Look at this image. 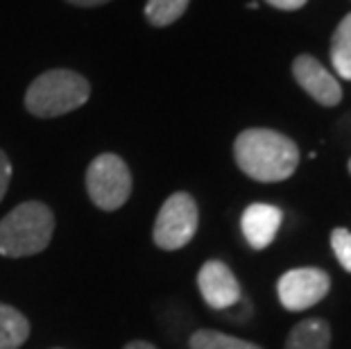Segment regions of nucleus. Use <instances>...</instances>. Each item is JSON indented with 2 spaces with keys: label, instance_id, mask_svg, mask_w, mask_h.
<instances>
[{
  "label": "nucleus",
  "instance_id": "obj_1",
  "mask_svg": "<svg viewBox=\"0 0 351 349\" xmlns=\"http://www.w3.org/2000/svg\"><path fill=\"white\" fill-rule=\"evenodd\" d=\"M238 168L256 182H283L300 166V147L281 132L252 128L238 134L234 143Z\"/></svg>",
  "mask_w": 351,
  "mask_h": 349
},
{
  "label": "nucleus",
  "instance_id": "obj_2",
  "mask_svg": "<svg viewBox=\"0 0 351 349\" xmlns=\"http://www.w3.org/2000/svg\"><path fill=\"white\" fill-rule=\"evenodd\" d=\"M55 232V215L50 206L29 200L0 220V254L7 258H23L39 254L50 245Z\"/></svg>",
  "mask_w": 351,
  "mask_h": 349
},
{
  "label": "nucleus",
  "instance_id": "obj_3",
  "mask_svg": "<svg viewBox=\"0 0 351 349\" xmlns=\"http://www.w3.org/2000/svg\"><path fill=\"white\" fill-rule=\"evenodd\" d=\"M91 95L86 77L69 69L41 73L25 91V109L36 118H57L80 109Z\"/></svg>",
  "mask_w": 351,
  "mask_h": 349
},
{
  "label": "nucleus",
  "instance_id": "obj_4",
  "mask_svg": "<svg viewBox=\"0 0 351 349\" xmlns=\"http://www.w3.org/2000/svg\"><path fill=\"white\" fill-rule=\"evenodd\" d=\"M86 191L102 211H116L132 195V173L118 154L104 152L86 168Z\"/></svg>",
  "mask_w": 351,
  "mask_h": 349
},
{
  "label": "nucleus",
  "instance_id": "obj_5",
  "mask_svg": "<svg viewBox=\"0 0 351 349\" xmlns=\"http://www.w3.org/2000/svg\"><path fill=\"white\" fill-rule=\"evenodd\" d=\"M199 211L191 193H173L161 204L154 222V243L161 250H182L197 234Z\"/></svg>",
  "mask_w": 351,
  "mask_h": 349
},
{
  "label": "nucleus",
  "instance_id": "obj_6",
  "mask_svg": "<svg viewBox=\"0 0 351 349\" xmlns=\"http://www.w3.org/2000/svg\"><path fill=\"white\" fill-rule=\"evenodd\" d=\"M331 288V277L319 268H295L281 274L276 293L283 309L288 311H306L315 306L328 295Z\"/></svg>",
  "mask_w": 351,
  "mask_h": 349
},
{
  "label": "nucleus",
  "instance_id": "obj_7",
  "mask_svg": "<svg viewBox=\"0 0 351 349\" xmlns=\"http://www.w3.org/2000/svg\"><path fill=\"white\" fill-rule=\"evenodd\" d=\"M197 286L204 302L215 311H229L243 300L241 284L227 263L211 258L197 272Z\"/></svg>",
  "mask_w": 351,
  "mask_h": 349
},
{
  "label": "nucleus",
  "instance_id": "obj_8",
  "mask_svg": "<svg viewBox=\"0 0 351 349\" xmlns=\"http://www.w3.org/2000/svg\"><path fill=\"white\" fill-rule=\"evenodd\" d=\"M293 75L313 100L324 107H335L342 100V88L331 73H328L315 57L300 55L293 62Z\"/></svg>",
  "mask_w": 351,
  "mask_h": 349
},
{
  "label": "nucleus",
  "instance_id": "obj_9",
  "mask_svg": "<svg viewBox=\"0 0 351 349\" xmlns=\"http://www.w3.org/2000/svg\"><path fill=\"white\" fill-rule=\"evenodd\" d=\"M281 220H283V211L279 206L263 204V202L250 204L247 209L243 211V218H241V229H243L245 241H247L254 250H265L267 245L274 241L276 232H279Z\"/></svg>",
  "mask_w": 351,
  "mask_h": 349
},
{
  "label": "nucleus",
  "instance_id": "obj_10",
  "mask_svg": "<svg viewBox=\"0 0 351 349\" xmlns=\"http://www.w3.org/2000/svg\"><path fill=\"white\" fill-rule=\"evenodd\" d=\"M331 347V326L322 317H308L290 331L286 349H328Z\"/></svg>",
  "mask_w": 351,
  "mask_h": 349
},
{
  "label": "nucleus",
  "instance_id": "obj_11",
  "mask_svg": "<svg viewBox=\"0 0 351 349\" xmlns=\"http://www.w3.org/2000/svg\"><path fill=\"white\" fill-rule=\"evenodd\" d=\"M29 336L27 317L10 304L0 302V349H19Z\"/></svg>",
  "mask_w": 351,
  "mask_h": 349
},
{
  "label": "nucleus",
  "instance_id": "obj_12",
  "mask_svg": "<svg viewBox=\"0 0 351 349\" xmlns=\"http://www.w3.org/2000/svg\"><path fill=\"white\" fill-rule=\"evenodd\" d=\"M331 64L340 77L351 80V14L335 27L331 39Z\"/></svg>",
  "mask_w": 351,
  "mask_h": 349
},
{
  "label": "nucleus",
  "instance_id": "obj_13",
  "mask_svg": "<svg viewBox=\"0 0 351 349\" xmlns=\"http://www.w3.org/2000/svg\"><path fill=\"white\" fill-rule=\"evenodd\" d=\"M191 0H147L145 3V19L147 23L154 27H166L173 25L175 21L184 16V12L189 10Z\"/></svg>",
  "mask_w": 351,
  "mask_h": 349
},
{
  "label": "nucleus",
  "instance_id": "obj_14",
  "mask_svg": "<svg viewBox=\"0 0 351 349\" xmlns=\"http://www.w3.org/2000/svg\"><path fill=\"white\" fill-rule=\"evenodd\" d=\"M191 349H261V347L213 329H199L191 336Z\"/></svg>",
  "mask_w": 351,
  "mask_h": 349
},
{
  "label": "nucleus",
  "instance_id": "obj_15",
  "mask_svg": "<svg viewBox=\"0 0 351 349\" xmlns=\"http://www.w3.org/2000/svg\"><path fill=\"white\" fill-rule=\"evenodd\" d=\"M331 248H333L335 258H338V263L347 272H351V232H349V229H345V227L333 229Z\"/></svg>",
  "mask_w": 351,
  "mask_h": 349
},
{
  "label": "nucleus",
  "instance_id": "obj_16",
  "mask_svg": "<svg viewBox=\"0 0 351 349\" xmlns=\"http://www.w3.org/2000/svg\"><path fill=\"white\" fill-rule=\"evenodd\" d=\"M10 182H12V163L7 159V154L0 150V202H3Z\"/></svg>",
  "mask_w": 351,
  "mask_h": 349
},
{
  "label": "nucleus",
  "instance_id": "obj_17",
  "mask_svg": "<svg viewBox=\"0 0 351 349\" xmlns=\"http://www.w3.org/2000/svg\"><path fill=\"white\" fill-rule=\"evenodd\" d=\"M267 5L276 7V10H283V12H293V10H300L304 7L308 0H265Z\"/></svg>",
  "mask_w": 351,
  "mask_h": 349
},
{
  "label": "nucleus",
  "instance_id": "obj_18",
  "mask_svg": "<svg viewBox=\"0 0 351 349\" xmlns=\"http://www.w3.org/2000/svg\"><path fill=\"white\" fill-rule=\"evenodd\" d=\"M66 3L75 5V7H100V5L111 3V0H66Z\"/></svg>",
  "mask_w": 351,
  "mask_h": 349
},
{
  "label": "nucleus",
  "instance_id": "obj_19",
  "mask_svg": "<svg viewBox=\"0 0 351 349\" xmlns=\"http://www.w3.org/2000/svg\"><path fill=\"white\" fill-rule=\"evenodd\" d=\"M123 349H156V347H154V345H150V343H143V340H134V343L125 345Z\"/></svg>",
  "mask_w": 351,
  "mask_h": 349
},
{
  "label": "nucleus",
  "instance_id": "obj_20",
  "mask_svg": "<svg viewBox=\"0 0 351 349\" xmlns=\"http://www.w3.org/2000/svg\"><path fill=\"white\" fill-rule=\"evenodd\" d=\"M349 173H351V159H349Z\"/></svg>",
  "mask_w": 351,
  "mask_h": 349
}]
</instances>
